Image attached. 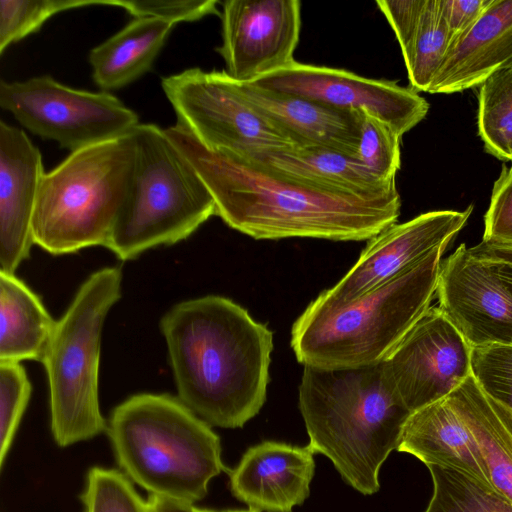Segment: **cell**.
<instances>
[{"instance_id":"277c9868","label":"cell","mask_w":512,"mask_h":512,"mask_svg":"<svg viewBox=\"0 0 512 512\" xmlns=\"http://www.w3.org/2000/svg\"><path fill=\"white\" fill-rule=\"evenodd\" d=\"M447 246L352 302L336 307L311 302L291 330L298 362L327 369L383 362L430 307Z\"/></svg>"},{"instance_id":"836d02e7","label":"cell","mask_w":512,"mask_h":512,"mask_svg":"<svg viewBox=\"0 0 512 512\" xmlns=\"http://www.w3.org/2000/svg\"><path fill=\"white\" fill-rule=\"evenodd\" d=\"M482 241L512 247V165L504 166L494 183Z\"/></svg>"},{"instance_id":"9c48e42d","label":"cell","mask_w":512,"mask_h":512,"mask_svg":"<svg viewBox=\"0 0 512 512\" xmlns=\"http://www.w3.org/2000/svg\"><path fill=\"white\" fill-rule=\"evenodd\" d=\"M161 86L177 115L176 124L210 150L258 159L295 147L225 71L190 68L164 77Z\"/></svg>"},{"instance_id":"8d00e7d4","label":"cell","mask_w":512,"mask_h":512,"mask_svg":"<svg viewBox=\"0 0 512 512\" xmlns=\"http://www.w3.org/2000/svg\"><path fill=\"white\" fill-rule=\"evenodd\" d=\"M150 512H196L193 504L150 495L147 500Z\"/></svg>"},{"instance_id":"ffe728a7","label":"cell","mask_w":512,"mask_h":512,"mask_svg":"<svg viewBox=\"0 0 512 512\" xmlns=\"http://www.w3.org/2000/svg\"><path fill=\"white\" fill-rule=\"evenodd\" d=\"M397 450L426 466L456 470L493 489L478 446L447 396L410 415Z\"/></svg>"},{"instance_id":"f546056e","label":"cell","mask_w":512,"mask_h":512,"mask_svg":"<svg viewBox=\"0 0 512 512\" xmlns=\"http://www.w3.org/2000/svg\"><path fill=\"white\" fill-rule=\"evenodd\" d=\"M81 498L85 512H150L130 479L114 469L91 468Z\"/></svg>"},{"instance_id":"9a60e30c","label":"cell","mask_w":512,"mask_h":512,"mask_svg":"<svg viewBox=\"0 0 512 512\" xmlns=\"http://www.w3.org/2000/svg\"><path fill=\"white\" fill-rule=\"evenodd\" d=\"M436 296L472 349L512 345V295L492 266L464 243L441 261Z\"/></svg>"},{"instance_id":"d6986e66","label":"cell","mask_w":512,"mask_h":512,"mask_svg":"<svg viewBox=\"0 0 512 512\" xmlns=\"http://www.w3.org/2000/svg\"><path fill=\"white\" fill-rule=\"evenodd\" d=\"M510 67L512 0H492L479 19L450 44L428 92H461Z\"/></svg>"},{"instance_id":"cb8c5ba5","label":"cell","mask_w":512,"mask_h":512,"mask_svg":"<svg viewBox=\"0 0 512 512\" xmlns=\"http://www.w3.org/2000/svg\"><path fill=\"white\" fill-rule=\"evenodd\" d=\"M174 24L135 18L89 52L94 82L104 91L120 89L149 72Z\"/></svg>"},{"instance_id":"e575fe53","label":"cell","mask_w":512,"mask_h":512,"mask_svg":"<svg viewBox=\"0 0 512 512\" xmlns=\"http://www.w3.org/2000/svg\"><path fill=\"white\" fill-rule=\"evenodd\" d=\"M439 2L452 43L479 19L492 0H439Z\"/></svg>"},{"instance_id":"f1b7e54d","label":"cell","mask_w":512,"mask_h":512,"mask_svg":"<svg viewBox=\"0 0 512 512\" xmlns=\"http://www.w3.org/2000/svg\"><path fill=\"white\" fill-rule=\"evenodd\" d=\"M400 139L384 121L362 112L356 158L378 179L395 182L401 166Z\"/></svg>"},{"instance_id":"4316f807","label":"cell","mask_w":512,"mask_h":512,"mask_svg":"<svg viewBox=\"0 0 512 512\" xmlns=\"http://www.w3.org/2000/svg\"><path fill=\"white\" fill-rule=\"evenodd\" d=\"M433 494L425 512H512V501L456 470L427 466Z\"/></svg>"},{"instance_id":"d4e9b609","label":"cell","mask_w":512,"mask_h":512,"mask_svg":"<svg viewBox=\"0 0 512 512\" xmlns=\"http://www.w3.org/2000/svg\"><path fill=\"white\" fill-rule=\"evenodd\" d=\"M55 325L24 282L0 271V362H42Z\"/></svg>"},{"instance_id":"484cf974","label":"cell","mask_w":512,"mask_h":512,"mask_svg":"<svg viewBox=\"0 0 512 512\" xmlns=\"http://www.w3.org/2000/svg\"><path fill=\"white\" fill-rule=\"evenodd\" d=\"M477 125L488 153L512 163V67L479 86Z\"/></svg>"},{"instance_id":"83f0119b","label":"cell","mask_w":512,"mask_h":512,"mask_svg":"<svg viewBox=\"0 0 512 512\" xmlns=\"http://www.w3.org/2000/svg\"><path fill=\"white\" fill-rule=\"evenodd\" d=\"M109 3L110 0H1L0 54L12 43L39 30L59 12Z\"/></svg>"},{"instance_id":"7a4b0ae2","label":"cell","mask_w":512,"mask_h":512,"mask_svg":"<svg viewBox=\"0 0 512 512\" xmlns=\"http://www.w3.org/2000/svg\"><path fill=\"white\" fill-rule=\"evenodd\" d=\"M178 398L210 426L242 427L261 410L271 330L231 299L177 303L160 320Z\"/></svg>"},{"instance_id":"d6a6232c","label":"cell","mask_w":512,"mask_h":512,"mask_svg":"<svg viewBox=\"0 0 512 512\" xmlns=\"http://www.w3.org/2000/svg\"><path fill=\"white\" fill-rule=\"evenodd\" d=\"M217 4L215 0H110V6L121 7L135 18H159L174 25L220 15Z\"/></svg>"},{"instance_id":"8992f818","label":"cell","mask_w":512,"mask_h":512,"mask_svg":"<svg viewBox=\"0 0 512 512\" xmlns=\"http://www.w3.org/2000/svg\"><path fill=\"white\" fill-rule=\"evenodd\" d=\"M136 158L131 132L71 152L44 173L32 220L34 244L53 255L107 247L130 194Z\"/></svg>"},{"instance_id":"30bf717a","label":"cell","mask_w":512,"mask_h":512,"mask_svg":"<svg viewBox=\"0 0 512 512\" xmlns=\"http://www.w3.org/2000/svg\"><path fill=\"white\" fill-rule=\"evenodd\" d=\"M0 106L31 133L75 152L130 134L137 114L109 92L74 89L45 75L0 82Z\"/></svg>"},{"instance_id":"2e32d148","label":"cell","mask_w":512,"mask_h":512,"mask_svg":"<svg viewBox=\"0 0 512 512\" xmlns=\"http://www.w3.org/2000/svg\"><path fill=\"white\" fill-rule=\"evenodd\" d=\"M42 156L26 133L0 121V268L14 274L34 244L32 220L44 175Z\"/></svg>"},{"instance_id":"8fae6325","label":"cell","mask_w":512,"mask_h":512,"mask_svg":"<svg viewBox=\"0 0 512 512\" xmlns=\"http://www.w3.org/2000/svg\"><path fill=\"white\" fill-rule=\"evenodd\" d=\"M385 374L413 413L437 402L472 375V347L430 306L383 361Z\"/></svg>"},{"instance_id":"3957f363","label":"cell","mask_w":512,"mask_h":512,"mask_svg":"<svg viewBox=\"0 0 512 512\" xmlns=\"http://www.w3.org/2000/svg\"><path fill=\"white\" fill-rule=\"evenodd\" d=\"M299 409L313 452L329 458L360 493L377 492L381 466L398 449L412 414L383 362L340 369L304 366Z\"/></svg>"},{"instance_id":"e0dca14e","label":"cell","mask_w":512,"mask_h":512,"mask_svg":"<svg viewBox=\"0 0 512 512\" xmlns=\"http://www.w3.org/2000/svg\"><path fill=\"white\" fill-rule=\"evenodd\" d=\"M314 452L307 445L264 441L250 447L230 471L235 498L258 512H292L310 493Z\"/></svg>"},{"instance_id":"ac0fdd59","label":"cell","mask_w":512,"mask_h":512,"mask_svg":"<svg viewBox=\"0 0 512 512\" xmlns=\"http://www.w3.org/2000/svg\"><path fill=\"white\" fill-rule=\"evenodd\" d=\"M236 82L249 103L295 147H325L356 157L362 111L338 109L252 82Z\"/></svg>"},{"instance_id":"7c38bea8","label":"cell","mask_w":512,"mask_h":512,"mask_svg":"<svg viewBox=\"0 0 512 512\" xmlns=\"http://www.w3.org/2000/svg\"><path fill=\"white\" fill-rule=\"evenodd\" d=\"M252 83L338 109L367 112L388 124L400 138L421 122L429 109L417 91L396 81L296 60Z\"/></svg>"},{"instance_id":"5b68a950","label":"cell","mask_w":512,"mask_h":512,"mask_svg":"<svg viewBox=\"0 0 512 512\" xmlns=\"http://www.w3.org/2000/svg\"><path fill=\"white\" fill-rule=\"evenodd\" d=\"M106 431L122 471L150 495L194 504L226 470L219 436L170 394L127 398L112 410Z\"/></svg>"},{"instance_id":"6da1fadb","label":"cell","mask_w":512,"mask_h":512,"mask_svg":"<svg viewBox=\"0 0 512 512\" xmlns=\"http://www.w3.org/2000/svg\"><path fill=\"white\" fill-rule=\"evenodd\" d=\"M165 131L210 191L216 215L254 239L369 240L400 215L398 191L359 197L316 188L259 160L210 150L178 124Z\"/></svg>"},{"instance_id":"74e56055","label":"cell","mask_w":512,"mask_h":512,"mask_svg":"<svg viewBox=\"0 0 512 512\" xmlns=\"http://www.w3.org/2000/svg\"><path fill=\"white\" fill-rule=\"evenodd\" d=\"M483 261L488 262L492 266V268L494 269L496 274L499 276V278L504 283L507 290L512 295V265L504 263V262H499V261H488V260H483Z\"/></svg>"},{"instance_id":"44dd1931","label":"cell","mask_w":512,"mask_h":512,"mask_svg":"<svg viewBox=\"0 0 512 512\" xmlns=\"http://www.w3.org/2000/svg\"><path fill=\"white\" fill-rule=\"evenodd\" d=\"M401 48L411 88L428 92L451 44L439 0H379Z\"/></svg>"},{"instance_id":"d590c367","label":"cell","mask_w":512,"mask_h":512,"mask_svg":"<svg viewBox=\"0 0 512 512\" xmlns=\"http://www.w3.org/2000/svg\"><path fill=\"white\" fill-rule=\"evenodd\" d=\"M471 254L482 260L499 261L512 265V247L481 241L469 248Z\"/></svg>"},{"instance_id":"5bb4252c","label":"cell","mask_w":512,"mask_h":512,"mask_svg":"<svg viewBox=\"0 0 512 512\" xmlns=\"http://www.w3.org/2000/svg\"><path fill=\"white\" fill-rule=\"evenodd\" d=\"M473 206L464 211L437 210L393 224L369 239L345 276L312 302L336 307L352 302L389 281L435 248L449 244L464 227Z\"/></svg>"},{"instance_id":"f35d334b","label":"cell","mask_w":512,"mask_h":512,"mask_svg":"<svg viewBox=\"0 0 512 512\" xmlns=\"http://www.w3.org/2000/svg\"><path fill=\"white\" fill-rule=\"evenodd\" d=\"M196 512H258L252 509L241 510V509H225V510H216V509H200L196 507Z\"/></svg>"},{"instance_id":"603a6c76","label":"cell","mask_w":512,"mask_h":512,"mask_svg":"<svg viewBox=\"0 0 512 512\" xmlns=\"http://www.w3.org/2000/svg\"><path fill=\"white\" fill-rule=\"evenodd\" d=\"M255 160L289 178L332 192L378 197L397 191L396 181L384 182L356 157L325 147H292Z\"/></svg>"},{"instance_id":"7402d4cb","label":"cell","mask_w":512,"mask_h":512,"mask_svg":"<svg viewBox=\"0 0 512 512\" xmlns=\"http://www.w3.org/2000/svg\"><path fill=\"white\" fill-rule=\"evenodd\" d=\"M447 398L471 432L493 489L512 501V410L488 395L473 375Z\"/></svg>"},{"instance_id":"ba28073f","label":"cell","mask_w":512,"mask_h":512,"mask_svg":"<svg viewBox=\"0 0 512 512\" xmlns=\"http://www.w3.org/2000/svg\"><path fill=\"white\" fill-rule=\"evenodd\" d=\"M121 282L118 267L92 273L56 321L46 348L42 363L49 384L51 431L61 447L107 429L98 399L101 334L108 312L121 297Z\"/></svg>"},{"instance_id":"52a82bcc","label":"cell","mask_w":512,"mask_h":512,"mask_svg":"<svg viewBox=\"0 0 512 512\" xmlns=\"http://www.w3.org/2000/svg\"><path fill=\"white\" fill-rule=\"evenodd\" d=\"M132 135L137 150L133 182L106 247L122 261L178 243L216 215L213 196L165 129L138 124Z\"/></svg>"},{"instance_id":"4fadbf2b","label":"cell","mask_w":512,"mask_h":512,"mask_svg":"<svg viewBox=\"0 0 512 512\" xmlns=\"http://www.w3.org/2000/svg\"><path fill=\"white\" fill-rule=\"evenodd\" d=\"M225 72L242 83L283 69L294 61L301 30L298 0H227L221 3Z\"/></svg>"},{"instance_id":"1f68e13d","label":"cell","mask_w":512,"mask_h":512,"mask_svg":"<svg viewBox=\"0 0 512 512\" xmlns=\"http://www.w3.org/2000/svg\"><path fill=\"white\" fill-rule=\"evenodd\" d=\"M472 375L488 395L512 410V345L473 348Z\"/></svg>"},{"instance_id":"4dcf8cb0","label":"cell","mask_w":512,"mask_h":512,"mask_svg":"<svg viewBox=\"0 0 512 512\" xmlns=\"http://www.w3.org/2000/svg\"><path fill=\"white\" fill-rule=\"evenodd\" d=\"M32 386L19 362H0V465L10 449L31 396Z\"/></svg>"}]
</instances>
